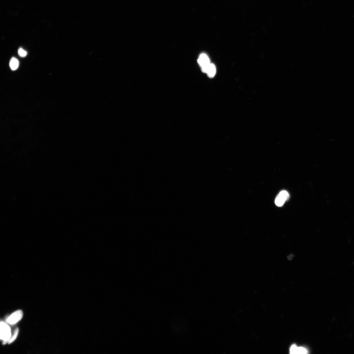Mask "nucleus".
Listing matches in <instances>:
<instances>
[{"instance_id":"obj_1","label":"nucleus","mask_w":354,"mask_h":354,"mask_svg":"<svg viewBox=\"0 0 354 354\" xmlns=\"http://www.w3.org/2000/svg\"><path fill=\"white\" fill-rule=\"evenodd\" d=\"M1 339L5 344L11 337V330L9 326L4 322H1Z\"/></svg>"},{"instance_id":"obj_2","label":"nucleus","mask_w":354,"mask_h":354,"mask_svg":"<svg viewBox=\"0 0 354 354\" xmlns=\"http://www.w3.org/2000/svg\"><path fill=\"white\" fill-rule=\"evenodd\" d=\"M197 61L201 67L202 72L206 73L209 65L211 63L207 55L205 54H201L199 56Z\"/></svg>"},{"instance_id":"obj_3","label":"nucleus","mask_w":354,"mask_h":354,"mask_svg":"<svg viewBox=\"0 0 354 354\" xmlns=\"http://www.w3.org/2000/svg\"><path fill=\"white\" fill-rule=\"evenodd\" d=\"M290 197L289 194L286 191H281L276 197L275 203L278 207L282 206Z\"/></svg>"},{"instance_id":"obj_4","label":"nucleus","mask_w":354,"mask_h":354,"mask_svg":"<svg viewBox=\"0 0 354 354\" xmlns=\"http://www.w3.org/2000/svg\"><path fill=\"white\" fill-rule=\"evenodd\" d=\"M23 316V313L22 311H17L9 316L7 319V322L10 324H15L21 320Z\"/></svg>"},{"instance_id":"obj_5","label":"nucleus","mask_w":354,"mask_h":354,"mask_svg":"<svg viewBox=\"0 0 354 354\" xmlns=\"http://www.w3.org/2000/svg\"><path fill=\"white\" fill-rule=\"evenodd\" d=\"M308 350L304 347H298L296 345H292L290 348L291 354H305L308 353Z\"/></svg>"},{"instance_id":"obj_6","label":"nucleus","mask_w":354,"mask_h":354,"mask_svg":"<svg viewBox=\"0 0 354 354\" xmlns=\"http://www.w3.org/2000/svg\"><path fill=\"white\" fill-rule=\"evenodd\" d=\"M216 72V69L215 65L210 63L207 69L206 73L207 74L209 78H212L215 76Z\"/></svg>"},{"instance_id":"obj_7","label":"nucleus","mask_w":354,"mask_h":354,"mask_svg":"<svg viewBox=\"0 0 354 354\" xmlns=\"http://www.w3.org/2000/svg\"><path fill=\"white\" fill-rule=\"evenodd\" d=\"M19 61L16 58L13 57L10 60L9 65L10 68L13 71H15L19 66Z\"/></svg>"},{"instance_id":"obj_8","label":"nucleus","mask_w":354,"mask_h":354,"mask_svg":"<svg viewBox=\"0 0 354 354\" xmlns=\"http://www.w3.org/2000/svg\"><path fill=\"white\" fill-rule=\"evenodd\" d=\"M19 329L18 328H16L14 332V334L12 336H11V338L9 340L8 342L9 344L13 343L16 338L17 336L19 334Z\"/></svg>"},{"instance_id":"obj_9","label":"nucleus","mask_w":354,"mask_h":354,"mask_svg":"<svg viewBox=\"0 0 354 354\" xmlns=\"http://www.w3.org/2000/svg\"><path fill=\"white\" fill-rule=\"evenodd\" d=\"M18 54L19 56L21 57H25L27 55V51L24 50L22 48H20L18 50Z\"/></svg>"}]
</instances>
